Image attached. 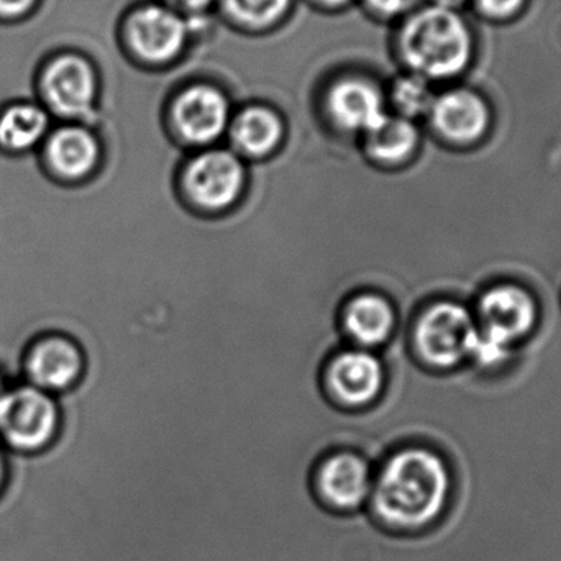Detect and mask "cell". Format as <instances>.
I'll use <instances>...</instances> for the list:
<instances>
[{
	"label": "cell",
	"instance_id": "4fadbf2b",
	"mask_svg": "<svg viewBox=\"0 0 561 561\" xmlns=\"http://www.w3.org/2000/svg\"><path fill=\"white\" fill-rule=\"evenodd\" d=\"M428 117L435 131L455 145L477 144L491 125L486 101L468 89H454L435 98Z\"/></svg>",
	"mask_w": 561,
	"mask_h": 561
},
{
	"label": "cell",
	"instance_id": "5bb4252c",
	"mask_svg": "<svg viewBox=\"0 0 561 561\" xmlns=\"http://www.w3.org/2000/svg\"><path fill=\"white\" fill-rule=\"evenodd\" d=\"M327 381L333 394L345 404H368L382 391L385 369L373 353L346 350L330 362Z\"/></svg>",
	"mask_w": 561,
	"mask_h": 561
},
{
	"label": "cell",
	"instance_id": "7a4b0ae2",
	"mask_svg": "<svg viewBox=\"0 0 561 561\" xmlns=\"http://www.w3.org/2000/svg\"><path fill=\"white\" fill-rule=\"evenodd\" d=\"M401 53L414 75L445 81L467 69L473 56V36L455 10L428 5L402 26Z\"/></svg>",
	"mask_w": 561,
	"mask_h": 561
},
{
	"label": "cell",
	"instance_id": "30bf717a",
	"mask_svg": "<svg viewBox=\"0 0 561 561\" xmlns=\"http://www.w3.org/2000/svg\"><path fill=\"white\" fill-rule=\"evenodd\" d=\"M190 36V23L181 12L164 5L141 7L127 22V39L138 58L168 61L180 55Z\"/></svg>",
	"mask_w": 561,
	"mask_h": 561
},
{
	"label": "cell",
	"instance_id": "277c9868",
	"mask_svg": "<svg viewBox=\"0 0 561 561\" xmlns=\"http://www.w3.org/2000/svg\"><path fill=\"white\" fill-rule=\"evenodd\" d=\"M477 336L474 313L454 300L432 304L415 323L419 355L435 368H454L470 358Z\"/></svg>",
	"mask_w": 561,
	"mask_h": 561
},
{
	"label": "cell",
	"instance_id": "5b68a950",
	"mask_svg": "<svg viewBox=\"0 0 561 561\" xmlns=\"http://www.w3.org/2000/svg\"><path fill=\"white\" fill-rule=\"evenodd\" d=\"M39 95L49 115L66 121L92 117L98 102L99 81L94 66L78 53L53 56L39 72Z\"/></svg>",
	"mask_w": 561,
	"mask_h": 561
},
{
	"label": "cell",
	"instance_id": "83f0119b",
	"mask_svg": "<svg viewBox=\"0 0 561 561\" xmlns=\"http://www.w3.org/2000/svg\"><path fill=\"white\" fill-rule=\"evenodd\" d=\"M319 2L323 3V5L340 7L345 5V3H348L350 0H319Z\"/></svg>",
	"mask_w": 561,
	"mask_h": 561
},
{
	"label": "cell",
	"instance_id": "8992f818",
	"mask_svg": "<svg viewBox=\"0 0 561 561\" xmlns=\"http://www.w3.org/2000/svg\"><path fill=\"white\" fill-rule=\"evenodd\" d=\"M371 463L355 450L323 455L312 471V493L320 506L335 514H353L368 507L373 490Z\"/></svg>",
	"mask_w": 561,
	"mask_h": 561
},
{
	"label": "cell",
	"instance_id": "d4e9b609",
	"mask_svg": "<svg viewBox=\"0 0 561 561\" xmlns=\"http://www.w3.org/2000/svg\"><path fill=\"white\" fill-rule=\"evenodd\" d=\"M171 9L184 10L187 13H201L214 2V0H170Z\"/></svg>",
	"mask_w": 561,
	"mask_h": 561
},
{
	"label": "cell",
	"instance_id": "6da1fadb",
	"mask_svg": "<svg viewBox=\"0 0 561 561\" xmlns=\"http://www.w3.org/2000/svg\"><path fill=\"white\" fill-rule=\"evenodd\" d=\"M457 494V471L444 454L424 445L385 458L373 478L369 516L399 536H422L444 523Z\"/></svg>",
	"mask_w": 561,
	"mask_h": 561
},
{
	"label": "cell",
	"instance_id": "7c38bea8",
	"mask_svg": "<svg viewBox=\"0 0 561 561\" xmlns=\"http://www.w3.org/2000/svg\"><path fill=\"white\" fill-rule=\"evenodd\" d=\"M173 122L190 144H213L229 127V99L214 85H190L174 101Z\"/></svg>",
	"mask_w": 561,
	"mask_h": 561
},
{
	"label": "cell",
	"instance_id": "d6986e66",
	"mask_svg": "<svg viewBox=\"0 0 561 561\" xmlns=\"http://www.w3.org/2000/svg\"><path fill=\"white\" fill-rule=\"evenodd\" d=\"M366 135V150L379 163L394 167L411 158L419 145L414 122L401 115H388Z\"/></svg>",
	"mask_w": 561,
	"mask_h": 561
},
{
	"label": "cell",
	"instance_id": "7402d4cb",
	"mask_svg": "<svg viewBox=\"0 0 561 561\" xmlns=\"http://www.w3.org/2000/svg\"><path fill=\"white\" fill-rule=\"evenodd\" d=\"M526 0H478L481 12L493 20L513 19Z\"/></svg>",
	"mask_w": 561,
	"mask_h": 561
},
{
	"label": "cell",
	"instance_id": "ac0fdd59",
	"mask_svg": "<svg viewBox=\"0 0 561 561\" xmlns=\"http://www.w3.org/2000/svg\"><path fill=\"white\" fill-rule=\"evenodd\" d=\"M283 131L279 115L263 105L243 108L230 128L237 150L256 158L273 153L280 144Z\"/></svg>",
	"mask_w": 561,
	"mask_h": 561
},
{
	"label": "cell",
	"instance_id": "52a82bcc",
	"mask_svg": "<svg viewBox=\"0 0 561 561\" xmlns=\"http://www.w3.org/2000/svg\"><path fill=\"white\" fill-rule=\"evenodd\" d=\"M474 319L484 340L513 350L519 340L533 332L539 320V307L526 287L513 283L496 284L481 294Z\"/></svg>",
	"mask_w": 561,
	"mask_h": 561
},
{
	"label": "cell",
	"instance_id": "9c48e42d",
	"mask_svg": "<svg viewBox=\"0 0 561 561\" xmlns=\"http://www.w3.org/2000/svg\"><path fill=\"white\" fill-rule=\"evenodd\" d=\"M82 369L84 356L81 348L61 333H48L33 340L23 356V376L45 392L68 391L81 378Z\"/></svg>",
	"mask_w": 561,
	"mask_h": 561
},
{
	"label": "cell",
	"instance_id": "44dd1931",
	"mask_svg": "<svg viewBox=\"0 0 561 561\" xmlns=\"http://www.w3.org/2000/svg\"><path fill=\"white\" fill-rule=\"evenodd\" d=\"M289 3L290 0H224L229 15L249 26L276 22L289 9Z\"/></svg>",
	"mask_w": 561,
	"mask_h": 561
},
{
	"label": "cell",
	"instance_id": "ffe728a7",
	"mask_svg": "<svg viewBox=\"0 0 561 561\" xmlns=\"http://www.w3.org/2000/svg\"><path fill=\"white\" fill-rule=\"evenodd\" d=\"M391 98L399 115L412 121L421 115L431 114L437 95L432 91L427 79L412 72V75L402 76L392 84Z\"/></svg>",
	"mask_w": 561,
	"mask_h": 561
},
{
	"label": "cell",
	"instance_id": "2e32d148",
	"mask_svg": "<svg viewBox=\"0 0 561 561\" xmlns=\"http://www.w3.org/2000/svg\"><path fill=\"white\" fill-rule=\"evenodd\" d=\"M396 310L378 293L352 297L342 309V327L350 339L363 346L382 345L396 329Z\"/></svg>",
	"mask_w": 561,
	"mask_h": 561
},
{
	"label": "cell",
	"instance_id": "8fae6325",
	"mask_svg": "<svg viewBox=\"0 0 561 561\" xmlns=\"http://www.w3.org/2000/svg\"><path fill=\"white\" fill-rule=\"evenodd\" d=\"M39 158L56 181L81 183L94 174L101 160V144L82 125H61L45 138Z\"/></svg>",
	"mask_w": 561,
	"mask_h": 561
},
{
	"label": "cell",
	"instance_id": "9a60e30c",
	"mask_svg": "<svg viewBox=\"0 0 561 561\" xmlns=\"http://www.w3.org/2000/svg\"><path fill=\"white\" fill-rule=\"evenodd\" d=\"M327 108L339 127L368 134L386 117L385 98L373 82L346 78L329 91Z\"/></svg>",
	"mask_w": 561,
	"mask_h": 561
},
{
	"label": "cell",
	"instance_id": "f1b7e54d",
	"mask_svg": "<svg viewBox=\"0 0 561 561\" xmlns=\"http://www.w3.org/2000/svg\"><path fill=\"white\" fill-rule=\"evenodd\" d=\"M3 392V381L2 378H0V394Z\"/></svg>",
	"mask_w": 561,
	"mask_h": 561
},
{
	"label": "cell",
	"instance_id": "cb8c5ba5",
	"mask_svg": "<svg viewBox=\"0 0 561 561\" xmlns=\"http://www.w3.org/2000/svg\"><path fill=\"white\" fill-rule=\"evenodd\" d=\"M421 0H368L373 10L385 16H398L414 9Z\"/></svg>",
	"mask_w": 561,
	"mask_h": 561
},
{
	"label": "cell",
	"instance_id": "ba28073f",
	"mask_svg": "<svg viewBox=\"0 0 561 561\" xmlns=\"http://www.w3.org/2000/svg\"><path fill=\"white\" fill-rule=\"evenodd\" d=\"M183 184L190 199L203 209H227L242 194L245 167L232 151L207 150L187 163Z\"/></svg>",
	"mask_w": 561,
	"mask_h": 561
},
{
	"label": "cell",
	"instance_id": "e0dca14e",
	"mask_svg": "<svg viewBox=\"0 0 561 561\" xmlns=\"http://www.w3.org/2000/svg\"><path fill=\"white\" fill-rule=\"evenodd\" d=\"M51 115L36 102L19 101L0 111V151L25 154L35 151L49 131Z\"/></svg>",
	"mask_w": 561,
	"mask_h": 561
},
{
	"label": "cell",
	"instance_id": "484cf974",
	"mask_svg": "<svg viewBox=\"0 0 561 561\" xmlns=\"http://www.w3.org/2000/svg\"><path fill=\"white\" fill-rule=\"evenodd\" d=\"M7 477H9V460H7V455L0 450V493L5 486Z\"/></svg>",
	"mask_w": 561,
	"mask_h": 561
},
{
	"label": "cell",
	"instance_id": "3957f363",
	"mask_svg": "<svg viewBox=\"0 0 561 561\" xmlns=\"http://www.w3.org/2000/svg\"><path fill=\"white\" fill-rule=\"evenodd\" d=\"M55 398L35 386H15L0 394V437L15 454L45 450L58 434Z\"/></svg>",
	"mask_w": 561,
	"mask_h": 561
},
{
	"label": "cell",
	"instance_id": "603a6c76",
	"mask_svg": "<svg viewBox=\"0 0 561 561\" xmlns=\"http://www.w3.org/2000/svg\"><path fill=\"white\" fill-rule=\"evenodd\" d=\"M39 0H0V20L25 19L38 5Z\"/></svg>",
	"mask_w": 561,
	"mask_h": 561
},
{
	"label": "cell",
	"instance_id": "4316f807",
	"mask_svg": "<svg viewBox=\"0 0 561 561\" xmlns=\"http://www.w3.org/2000/svg\"><path fill=\"white\" fill-rule=\"evenodd\" d=\"M432 5L442 7V9L455 10L457 7L463 5L467 0H428Z\"/></svg>",
	"mask_w": 561,
	"mask_h": 561
}]
</instances>
